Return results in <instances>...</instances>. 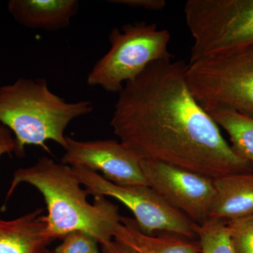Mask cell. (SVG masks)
<instances>
[{"instance_id":"6da1fadb","label":"cell","mask_w":253,"mask_h":253,"mask_svg":"<svg viewBox=\"0 0 253 253\" xmlns=\"http://www.w3.org/2000/svg\"><path fill=\"white\" fill-rule=\"evenodd\" d=\"M186 71L181 60H159L126 82L111 121L115 135L141 161L212 179L253 172V165L234 151L195 98Z\"/></svg>"},{"instance_id":"7a4b0ae2","label":"cell","mask_w":253,"mask_h":253,"mask_svg":"<svg viewBox=\"0 0 253 253\" xmlns=\"http://www.w3.org/2000/svg\"><path fill=\"white\" fill-rule=\"evenodd\" d=\"M23 183L34 186L44 198L46 234L53 241L80 231L101 244L113 240L121 225L119 208L101 196H94V203L89 204V193L82 188L71 166L44 156L33 166L19 168L14 173L5 202Z\"/></svg>"},{"instance_id":"3957f363","label":"cell","mask_w":253,"mask_h":253,"mask_svg":"<svg viewBox=\"0 0 253 253\" xmlns=\"http://www.w3.org/2000/svg\"><path fill=\"white\" fill-rule=\"evenodd\" d=\"M93 110L91 101L67 102L54 94L44 79L19 78L0 86V122L14 134L18 157L25 156V147L31 145L50 153L49 140L66 150L68 125Z\"/></svg>"},{"instance_id":"277c9868","label":"cell","mask_w":253,"mask_h":253,"mask_svg":"<svg viewBox=\"0 0 253 253\" xmlns=\"http://www.w3.org/2000/svg\"><path fill=\"white\" fill-rule=\"evenodd\" d=\"M186 78L206 111L225 108L253 118V44L189 63Z\"/></svg>"},{"instance_id":"5b68a950","label":"cell","mask_w":253,"mask_h":253,"mask_svg":"<svg viewBox=\"0 0 253 253\" xmlns=\"http://www.w3.org/2000/svg\"><path fill=\"white\" fill-rule=\"evenodd\" d=\"M109 38L110 49L96 61L86 79L88 85L109 92L119 94L126 82L151 63L173 58L168 51L170 33L159 29L156 23L137 22L124 25L121 29L114 28Z\"/></svg>"},{"instance_id":"8992f818","label":"cell","mask_w":253,"mask_h":253,"mask_svg":"<svg viewBox=\"0 0 253 253\" xmlns=\"http://www.w3.org/2000/svg\"><path fill=\"white\" fill-rule=\"evenodd\" d=\"M184 12L193 38L189 63L253 44V0H189Z\"/></svg>"},{"instance_id":"52a82bcc","label":"cell","mask_w":253,"mask_h":253,"mask_svg":"<svg viewBox=\"0 0 253 253\" xmlns=\"http://www.w3.org/2000/svg\"><path fill=\"white\" fill-rule=\"evenodd\" d=\"M72 168L89 195L110 196L129 208L144 234L167 233L191 240L197 237L196 224L171 207L149 186L118 185L91 169L80 166Z\"/></svg>"},{"instance_id":"ba28073f","label":"cell","mask_w":253,"mask_h":253,"mask_svg":"<svg viewBox=\"0 0 253 253\" xmlns=\"http://www.w3.org/2000/svg\"><path fill=\"white\" fill-rule=\"evenodd\" d=\"M146 184L171 207L196 224L208 219L215 196L214 179L152 161H141Z\"/></svg>"},{"instance_id":"9c48e42d","label":"cell","mask_w":253,"mask_h":253,"mask_svg":"<svg viewBox=\"0 0 253 253\" xmlns=\"http://www.w3.org/2000/svg\"><path fill=\"white\" fill-rule=\"evenodd\" d=\"M66 143L63 164L100 171L107 180L118 185H147L141 160L120 141H78L66 136Z\"/></svg>"},{"instance_id":"30bf717a","label":"cell","mask_w":253,"mask_h":253,"mask_svg":"<svg viewBox=\"0 0 253 253\" xmlns=\"http://www.w3.org/2000/svg\"><path fill=\"white\" fill-rule=\"evenodd\" d=\"M77 0H10L8 10L15 21L30 29L58 31L68 27L77 14Z\"/></svg>"},{"instance_id":"8fae6325","label":"cell","mask_w":253,"mask_h":253,"mask_svg":"<svg viewBox=\"0 0 253 253\" xmlns=\"http://www.w3.org/2000/svg\"><path fill=\"white\" fill-rule=\"evenodd\" d=\"M43 209L12 219H0V253H51L48 245L53 241L46 234Z\"/></svg>"},{"instance_id":"7c38bea8","label":"cell","mask_w":253,"mask_h":253,"mask_svg":"<svg viewBox=\"0 0 253 253\" xmlns=\"http://www.w3.org/2000/svg\"><path fill=\"white\" fill-rule=\"evenodd\" d=\"M215 196L208 218L229 219L253 215V172L214 179Z\"/></svg>"},{"instance_id":"4fadbf2b","label":"cell","mask_w":253,"mask_h":253,"mask_svg":"<svg viewBox=\"0 0 253 253\" xmlns=\"http://www.w3.org/2000/svg\"><path fill=\"white\" fill-rule=\"evenodd\" d=\"M113 239L136 253H201L199 242L182 236L167 233L144 234L134 218L122 217Z\"/></svg>"},{"instance_id":"5bb4252c","label":"cell","mask_w":253,"mask_h":253,"mask_svg":"<svg viewBox=\"0 0 253 253\" xmlns=\"http://www.w3.org/2000/svg\"><path fill=\"white\" fill-rule=\"evenodd\" d=\"M206 111L226 131L234 151L253 165V118L225 108Z\"/></svg>"},{"instance_id":"9a60e30c","label":"cell","mask_w":253,"mask_h":253,"mask_svg":"<svg viewBox=\"0 0 253 253\" xmlns=\"http://www.w3.org/2000/svg\"><path fill=\"white\" fill-rule=\"evenodd\" d=\"M201 253H234L226 220L208 218L195 225Z\"/></svg>"},{"instance_id":"2e32d148","label":"cell","mask_w":253,"mask_h":253,"mask_svg":"<svg viewBox=\"0 0 253 253\" xmlns=\"http://www.w3.org/2000/svg\"><path fill=\"white\" fill-rule=\"evenodd\" d=\"M234 253H253V215L226 220Z\"/></svg>"},{"instance_id":"e0dca14e","label":"cell","mask_w":253,"mask_h":253,"mask_svg":"<svg viewBox=\"0 0 253 253\" xmlns=\"http://www.w3.org/2000/svg\"><path fill=\"white\" fill-rule=\"evenodd\" d=\"M53 253H99L97 240L83 231L68 234Z\"/></svg>"},{"instance_id":"ac0fdd59","label":"cell","mask_w":253,"mask_h":253,"mask_svg":"<svg viewBox=\"0 0 253 253\" xmlns=\"http://www.w3.org/2000/svg\"><path fill=\"white\" fill-rule=\"evenodd\" d=\"M113 4L125 5L131 8H138L149 11H161L166 6L165 0H111Z\"/></svg>"},{"instance_id":"d6986e66","label":"cell","mask_w":253,"mask_h":253,"mask_svg":"<svg viewBox=\"0 0 253 253\" xmlns=\"http://www.w3.org/2000/svg\"><path fill=\"white\" fill-rule=\"evenodd\" d=\"M16 149L14 134L7 126L0 122V157L5 154H15Z\"/></svg>"},{"instance_id":"ffe728a7","label":"cell","mask_w":253,"mask_h":253,"mask_svg":"<svg viewBox=\"0 0 253 253\" xmlns=\"http://www.w3.org/2000/svg\"><path fill=\"white\" fill-rule=\"evenodd\" d=\"M100 245H101L103 253H136L130 248L114 239L102 243Z\"/></svg>"},{"instance_id":"44dd1931","label":"cell","mask_w":253,"mask_h":253,"mask_svg":"<svg viewBox=\"0 0 253 253\" xmlns=\"http://www.w3.org/2000/svg\"></svg>"}]
</instances>
